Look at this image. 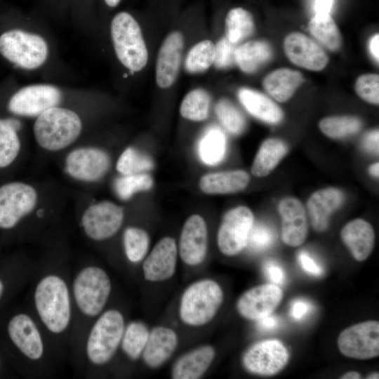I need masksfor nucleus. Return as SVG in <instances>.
I'll use <instances>...</instances> for the list:
<instances>
[{
    "instance_id": "1",
    "label": "nucleus",
    "mask_w": 379,
    "mask_h": 379,
    "mask_svg": "<svg viewBox=\"0 0 379 379\" xmlns=\"http://www.w3.org/2000/svg\"><path fill=\"white\" fill-rule=\"evenodd\" d=\"M34 303L37 314L53 334H60L69 327L72 317L69 289L65 280L55 274L44 276L34 292Z\"/></svg>"
},
{
    "instance_id": "2",
    "label": "nucleus",
    "mask_w": 379,
    "mask_h": 379,
    "mask_svg": "<svg viewBox=\"0 0 379 379\" xmlns=\"http://www.w3.org/2000/svg\"><path fill=\"white\" fill-rule=\"evenodd\" d=\"M81 129V121L76 112L55 106L37 117L34 124V135L41 148L56 152L73 143Z\"/></svg>"
},
{
    "instance_id": "3",
    "label": "nucleus",
    "mask_w": 379,
    "mask_h": 379,
    "mask_svg": "<svg viewBox=\"0 0 379 379\" xmlns=\"http://www.w3.org/2000/svg\"><path fill=\"white\" fill-rule=\"evenodd\" d=\"M224 298L220 286L211 279H203L188 286L180 298L179 317L190 326H202L215 317Z\"/></svg>"
},
{
    "instance_id": "4",
    "label": "nucleus",
    "mask_w": 379,
    "mask_h": 379,
    "mask_svg": "<svg viewBox=\"0 0 379 379\" xmlns=\"http://www.w3.org/2000/svg\"><path fill=\"white\" fill-rule=\"evenodd\" d=\"M111 36L120 62L132 72H139L147 65L148 51L140 26L128 12L121 11L112 20Z\"/></svg>"
},
{
    "instance_id": "5",
    "label": "nucleus",
    "mask_w": 379,
    "mask_h": 379,
    "mask_svg": "<svg viewBox=\"0 0 379 379\" xmlns=\"http://www.w3.org/2000/svg\"><path fill=\"white\" fill-rule=\"evenodd\" d=\"M123 314L118 310H107L99 314L88 333L86 353L95 366L107 364L121 345L125 328Z\"/></svg>"
},
{
    "instance_id": "6",
    "label": "nucleus",
    "mask_w": 379,
    "mask_h": 379,
    "mask_svg": "<svg viewBox=\"0 0 379 379\" xmlns=\"http://www.w3.org/2000/svg\"><path fill=\"white\" fill-rule=\"evenodd\" d=\"M112 284L107 273L101 267L88 265L74 278L72 295L79 310L85 316L94 317L102 310L111 293Z\"/></svg>"
},
{
    "instance_id": "7",
    "label": "nucleus",
    "mask_w": 379,
    "mask_h": 379,
    "mask_svg": "<svg viewBox=\"0 0 379 379\" xmlns=\"http://www.w3.org/2000/svg\"><path fill=\"white\" fill-rule=\"evenodd\" d=\"M0 53L12 63L24 69H33L46 62L48 48L41 36L13 29L0 36Z\"/></svg>"
},
{
    "instance_id": "8",
    "label": "nucleus",
    "mask_w": 379,
    "mask_h": 379,
    "mask_svg": "<svg viewBox=\"0 0 379 379\" xmlns=\"http://www.w3.org/2000/svg\"><path fill=\"white\" fill-rule=\"evenodd\" d=\"M38 195L30 185L13 182L0 187V228L11 229L31 213Z\"/></svg>"
},
{
    "instance_id": "9",
    "label": "nucleus",
    "mask_w": 379,
    "mask_h": 379,
    "mask_svg": "<svg viewBox=\"0 0 379 379\" xmlns=\"http://www.w3.org/2000/svg\"><path fill=\"white\" fill-rule=\"evenodd\" d=\"M253 225V215L245 206H238L224 215L217 235L220 252L227 256L241 252L247 244L249 233Z\"/></svg>"
},
{
    "instance_id": "10",
    "label": "nucleus",
    "mask_w": 379,
    "mask_h": 379,
    "mask_svg": "<svg viewBox=\"0 0 379 379\" xmlns=\"http://www.w3.org/2000/svg\"><path fill=\"white\" fill-rule=\"evenodd\" d=\"M124 218V209L120 206L109 201H102L90 205L84 211L81 225L89 239L104 241L119 230Z\"/></svg>"
},
{
    "instance_id": "11",
    "label": "nucleus",
    "mask_w": 379,
    "mask_h": 379,
    "mask_svg": "<svg viewBox=\"0 0 379 379\" xmlns=\"http://www.w3.org/2000/svg\"><path fill=\"white\" fill-rule=\"evenodd\" d=\"M340 352L350 358L368 359L379 355V322L367 321L352 325L338 336Z\"/></svg>"
},
{
    "instance_id": "12",
    "label": "nucleus",
    "mask_w": 379,
    "mask_h": 379,
    "mask_svg": "<svg viewBox=\"0 0 379 379\" xmlns=\"http://www.w3.org/2000/svg\"><path fill=\"white\" fill-rule=\"evenodd\" d=\"M289 354L284 344L275 339L258 342L242 357L246 371L259 375H274L287 364Z\"/></svg>"
},
{
    "instance_id": "13",
    "label": "nucleus",
    "mask_w": 379,
    "mask_h": 379,
    "mask_svg": "<svg viewBox=\"0 0 379 379\" xmlns=\"http://www.w3.org/2000/svg\"><path fill=\"white\" fill-rule=\"evenodd\" d=\"M62 94L55 86L49 84H34L23 87L10 99L8 109L24 117H38L46 110L58 106Z\"/></svg>"
},
{
    "instance_id": "14",
    "label": "nucleus",
    "mask_w": 379,
    "mask_h": 379,
    "mask_svg": "<svg viewBox=\"0 0 379 379\" xmlns=\"http://www.w3.org/2000/svg\"><path fill=\"white\" fill-rule=\"evenodd\" d=\"M110 166L109 155L94 147L73 149L65 159V171L72 178L83 182H95L102 178Z\"/></svg>"
},
{
    "instance_id": "15",
    "label": "nucleus",
    "mask_w": 379,
    "mask_h": 379,
    "mask_svg": "<svg viewBox=\"0 0 379 379\" xmlns=\"http://www.w3.org/2000/svg\"><path fill=\"white\" fill-rule=\"evenodd\" d=\"M282 290L274 284L255 286L244 293L237 302L239 313L250 320L270 315L282 300Z\"/></svg>"
},
{
    "instance_id": "16",
    "label": "nucleus",
    "mask_w": 379,
    "mask_h": 379,
    "mask_svg": "<svg viewBox=\"0 0 379 379\" xmlns=\"http://www.w3.org/2000/svg\"><path fill=\"white\" fill-rule=\"evenodd\" d=\"M208 232L204 219L192 215L185 221L180 237L179 255L187 265H200L207 253Z\"/></svg>"
},
{
    "instance_id": "17",
    "label": "nucleus",
    "mask_w": 379,
    "mask_h": 379,
    "mask_svg": "<svg viewBox=\"0 0 379 379\" xmlns=\"http://www.w3.org/2000/svg\"><path fill=\"white\" fill-rule=\"evenodd\" d=\"M8 333L13 344L27 358L39 360L44 353L41 332L34 319L27 314L20 313L11 318Z\"/></svg>"
},
{
    "instance_id": "18",
    "label": "nucleus",
    "mask_w": 379,
    "mask_h": 379,
    "mask_svg": "<svg viewBox=\"0 0 379 379\" xmlns=\"http://www.w3.org/2000/svg\"><path fill=\"white\" fill-rule=\"evenodd\" d=\"M177 259L178 247L175 239L170 237L162 238L142 263L144 278L152 282L171 279L176 270Z\"/></svg>"
},
{
    "instance_id": "19",
    "label": "nucleus",
    "mask_w": 379,
    "mask_h": 379,
    "mask_svg": "<svg viewBox=\"0 0 379 379\" xmlns=\"http://www.w3.org/2000/svg\"><path fill=\"white\" fill-rule=\"evenodd\" d=\"M184 39L181 32L174 31L164 40L157 59L156 82L161 88H167L175 82L181 65Z\"/></svg>"
},
{
    "instance_id": "20",
    "label": "nucleus",
    "mask_w": 379,
    "mask_h": 379,
    "mask_svg": "<svg viewBox=\"0 0 379 379\" xmlns=\"http://www.w3.org/2000/svg\"><path fill=\"white\" fill-rule=\"evenodd\" d=\"M284 51L288 59L295 65L313 71L323 69L328 58L324 50L306 35L293 32L284 40Z\"/></svg>"
},
{
    "instance_id": "21",
    "label": "nucleus",
    "mask_w": 379,
    "mask_h": 379,
    "mask_svg": "<svg viewBox=\"0 0 379 379\" xmlns=\"http://www.w3.org/2000/svg\"><path fill=\"white\" fill-rule=\"evenodd\" d=\"M281 217V239L288 246L297 247L305 240L308 223L302 203L293 197L281 199L278 206Z\"/></svg>"
},
{
    "instance_id": "22",
    "label": "nucleus",
    "mask_w": 379,
    "mask_h": 379,
    "mask_svg": "<svg viewBox=\"0 0 379 379\" xmlns=\"http://www.w3.org/2000/svg\"><path fill=\"white\" fill-rule=\"evenodd\" d=\"M178 345V337L174 330L166 326H157L149 331L141 357L147 366L157 368L171 358Z\"/></svg>"
},
{
    "instance_id": "23",
    "label": "nucleus",
    "mask_w": 379,
    "mask_h": 379,
    "mask_svg": "<svg viewBox=\"0 0 379 379\" xmlns=\"http://www.w3.org/2000/svg\"><path fill=\"white\" fill-rule=\"evenodd\" d=\"M343 193L336 188L329 187L315 192L310 197L307 208L312 227L317 232L324 231L331 214L343 201Z\"/></svg>"
},
{
    "instance_id": "24",
    "label": "nucleus",
    "mask_w": 379,
    "mask_h": 379,
    "mask_svg": "<svg viewBox=\"0 0 379 379\" xmlns=\"http://www.w3.org/2000/svg\"><path fill=\"white\" fill-rule=\"evenodd\" d=\"M215 356V349L204 345L180 357L171 370L173 379H197L207 371Z\"/></svg>"
},
{
    "instance_id": "25",
    "label": "nucleus",
    "mask_w": 379,
    "mask_h": 379,
    "mask_svg": "<svg viewBox=\"0 0 379 379\" xmlns=\"http://www.w3.org/2000/svg\"><path fill=\"white\" fill-rule=\"evenodd\" d=\"M341 239L353 258L365 260L371 253L375 244V232L366 220L357 218L347 222L341 231Z\"/></svg>"
},
{
    "instance_id": "26",
    "label": "nucleus",
    "mask_w": 379,
    "mask_h": 379,
    "mask_svg": "<svg viewBox=\"0 0 379 379\" xmlns=\"http://www.w3.org/2000/svg\"><path fill=\"white\" fill-rule=\"evenodd\" d=\"M250 180L242 170L208 173L201 177L199 187L206 194H228L243 190Z\"/></svg>"
},
{
    "instance_id": "27",
    "label": "nucleus",
    "mask_w": 379,
    "mask_h": 379,
    "mask_svg": "<svg viewBox=\"0 0 379 379\" xmlns=\"http://www.w3.org/2000/svg\"><path fill=\"white\" fill-rule=\"evenodd\" d=\"M239 101L253 117L269 124L283 119L280 107L265 95L253 89L242 88L238 92Z\"/></svg>"
},
{
    "instance_id": "28",
    "label": "nucleus",
    "mask_w": 379,
    "mask_h": 379,
    "mask_svg": "<svg viewBox=\"0 0 379 379\" xmlns=\"http://www.w3.org/2000/svg\"><path fill=\"white\" fill-rule=\"evenodd\" d=\"M302 82L303 77L300 72L281 68L267 74L262 84L265 90L273 98L283 102L291 98Z\"/></svg>"
},
{
    "instance_id": "29",
    "label": "nucleus",
    "mask_w": 379,
    "mask_h": 379,
    "mask_svg": "<svg viewBox=\"0 0 379 379\" xmlns=\"http://www.w3.org/2000/svg\"><path fill=\"white\" fill-rule=\"evenodd\" d=\"M272 48L264 41H251L237 46L235 62L246 73H253L272 57Z\"/></svg>"
},
{
    "instance_id": "30",
    "label": "nucleus",
    "mask_w": 379,
    "mask_h": 379,
    "mask_svg": "<svg viewBox=\"0 0 379 379\" xmlns=\"http://www.w3.org/2000/svg\"><path fill=\"white\" fill-rule=\"evenodd\" d=\"M287 152L285 143L279 139L270 138L261 145L253 161L251 172L256 177L269 175Z\"/></svg>"
},
{
    "instance_id": "31",
    "label": "nucleus",
    "mask_w": 379,
    "mask_h": 379,
    "mask_svg": "<svg viewBox=\"0 0 379 379\" xmlns=\"http://www.w3.org/2000/svg\"><path fill=\"white\" fill-rule=\"evenodd\" d=\"M255 28L253 17L243 7H234L228 11L225 18V37L237 44L250 36Z\"/></svg>"
},
{
    "instance_id": "32",
    "label": "nucleus",
    "mask_w": 379,
    "mask_h": 379,
    "mask_svg": "<svg viewBox=\"0 0 379 379\" xmlns=\"http://www.w3.org/2000/svg\"><path fill=\"white\" fill-rule=\"evenodd\" d=\"M309 29L328 49L335 51L340 48L341 34L330 13H315L309 23Z\"/></svg>"
},
{
    "instance_id": "33",
    "label": "nucleus",
    "mask_w": 379,
    "mask_h": 379,
    "mask_svg": "<svg viewBox=\"0 0 379 379\" xmlns=\"http://www.w3.org/2000/svg\"><path fill=\"white\" fill-rule=\"evenodd\" d=\"M226 152V138L222 131L216 126L208 128L199 143V154L201 161L208 165H216Z\"/></svg>"
},
{
    "instance_id": "34",
    "label": "nucleus",
    "mask_w": 379,
    "mask_h": 379,
    "mask_svg": "<svg viewBox=\"0 0 379 379\" xmlns=\"http://www.w3.org/2000/svg\"><path fill=\"white\" fill-rule=\"evenodd\" d=\"M149 334L147 326L140 321H131L125 326L120 345L128 359L135 361L142 356Z\"/></svg>"
},
{
    "instance_id": "35",
    "label": "nucleus",
    "mask_w": 379,
    "mask_h": 379,
    "mask_svg": "<svg viewBox=\"0 0 379 379\" xmlns=\"http://www.w3.org/2000/svg\"><path fill=\"white\" fill-rule=\"evenodd\" d=\"M210 102V95L206 91L202 88L194 89L182 99L180 113L188 120L204 121L208 116Z\"/></svg>"
},
{
    "instance_id": "36",
    "label": "nucleus",
    "mask_w": 379,
    "mask_h": 379,
    "mask_svg": "<svg viewBox=\"0 0 379 379\" xmlns=\"http://www.w3.org/2000/svg\"><path fill=\"white\" fill-rule=\"evenodd\" d=\"M125 255L131 262L136 263L145 258L149 244V235L144 230L136 227H127L123 235Z\"/></svg>"
},
{
    "instance_id": "37",
    "label": "nucleus",
    "mask_w": 379,
    "mask_h": 379,
    "mask_svg": "<svg viewBox=\"0 0 379 379\" xmlns=\"http://www.w3.org/2000/svg\"><path fill=\"white\" fill-rule=\"evenodd\" d=\"M215 44L203 40L195 44L185 59V68L190 73H200L208 69L214 62Z\"/></svg>"
},
{
    "instance_id": "38",
    "label": "nucleus",
    "mask_w": 379,
    "mask_h": 379,
    "mask_svg": "<svg viewBox=\"0 0 379 379\" xmlns=\"http://www.w3.org/2000/svg\"><path fill=\"white\" fill-rule=\"evenodd\" d=\"M20 149V142L17 131L8 119H0V168L12 164Z\"/></svg>"
},
{
    "instance_id": "39",
    "label": "nucleus",
    "mask_w": 379,
    "mask_h": 379,
    "mask_svg": "<svg viewBox=\"0 0 379 379\" xmlns=\"http://www.w3.org/2000/svg\"><path fill=\"white\" fill-rule=\"evenodd\" d=\"M362 126L361 121L354 117H331L319 122L321 131L332 138H342L357 133Z\"/></svg>"
},
{
    "instance_id": "40",
    "label": "nucleus",
    "mask_w": 379,
    "mask_h": 379,
    "mask_svg": "<svg viewBox=\"0 0 379 379\" xmlns=\"http://www.w3.org/2000/svg\"><path fill=\"white\" fill-rule=\"evenodd\" d=\"M152 185V177L143 173L122 175L117 178L114 183L117 196L123 200L129 199L136 192L147 191Z\"/></svg>"
},
{
    "instance_id": "41",
    "label": "nucleus",
    "mask_w": 379,
    "mask_h": 379,
    "mask_svg": "<svg viewBox=\"0 0 379 379\" xmlns=\"http://www.w3.org/2000/svg\"><path fill=\"white\" fill-rule=\"evenodd\" d=\"M215 114L222 126L231 133L239 135L246 127V119L240 110L230 100L222 99L215 107Z\"/></svg>"
},
{
    "instance_id": "42",
    "label": "nucleus",
    "mask_w": 379,
    "mask_h": 379,
    "mask_svg": "<svg viewBox=\"0 0 379 379\" xmlns=\"http://www.w3.org/2000/svg\"><path fill=\"white\" fill-rule=\"evenodd\" d=\"M152 167L153 162L150 158L133 147L126 148L117 163V170L122 175L143 173Z\"/></svg>"
},
{
    "instance_id": "43",
    "label": "nucleus",
    "mask_w": 379,
    "mask_h": 379,
    "mask_svg": "<svg viewBox=\"0 0 379 379\" xmlns=\"http://www.w3.org/2000/svg\"><path fill=\"white\" fill-rule=\"evenodd\" d=\"M276 239L274 231L264 224L253 225L246 246L255 252L262 251L272 245Z\"/></svg>"
},
{
    "instance_id": "44",
    "label": "nucleus",
    "mask_w": 379,
    "mask_h": 379,
    "mask_svg": "<svg viewBox=\"0 0 379 379\" xmlns=\"http://www.w3.org/2000/svg\"><path fill=\"white\" fill-rule=\"evenodd\" d=\"M358 95L365 101L378 105L379 102V77L375 74L360 76L355 84Z\"/></svg>"
},
{
    "instance_id": "45",
    "label": "nucleus",
    "mask_w": 379,
    "mask_h": 379,
    "mask_svg": "<svg viewBox=\"0 0 379 379\" xmlns=\"http://www.w3.org/2000/svg\"><path fill=\"white\" fill-rule=\"evenodd\" d=\"M237 44L226 37L220 39L215 45V58L213 65L219 69L228 68L235 62Z\"/></svg>"
},
{
    "instance_id": "46",
    "label": "nucleus",
    "mask_w": 379,
    "mask_h": 379,
    "mask_svg": "<svg viewBox=\"0 0 379 379\" xmlns=\"http://www.w3.org/2000/svg\"><path fill=\"white\" fill-rule=\"evenodd\" d=\"M298 261L302 269L307 274L315 277H319L323 274L322 267L309 253L300 251L298 255Z\"/></svg>"
},
{
    "instance_id": "47",
    "label": "nucleus",
    "mask_w": 379,
    "mask_h": 379,
    "mask_svg": "<svg viewBox=\"0 0 379 379\" xmlns=\"http://www.w3.org/2000/svg\"><path fill=\"white\" fill-rule=\"evenodd\" d=\"M263 272L272 284H281L284 281V272L281 267L273 260H267L263 265Z\"/></svg>"
},
{
    "instance_id": "48",
    "label": "nucleus",
    "mask_w": 379,
    "mask_h": 379,
    "mask_svg": "<svg viewBox=\"0 0 379 379\" xmlns=\"http://www.w3.org/2000/svg\"><path fill=\"white\" fill-rule=\"evenodd\" d=\"M312 305L307 300L299 298L293 301L290 314L295 320H301L312 310Z\"/></svg>"
},
{
    "instance_id": "49",
    "label": "nucleus",
    "mask_w": 379,
    "mask_h": 379,
    "mask_svg": "<svg viewBox=\"0 0 379 379\" xmlns=\"http://www.w3.org/2000/svg\"><path fill=\"white\" fill-rule=\"evenodd\" d=\"M378 130L368 133L363 138V146L371 152H378Z\"/></svg>"
},
{
    "instance_id": "50",
    "label": "nucleus",
    "mask_w": 379,
    "mask_h": 379,
    "mask_svg": "<svg viewBox=\"0 0 379 379\" xmlns=\"http://www.w3.org/2000/svg\"><path fill=\"white\" fill-rule=\"evenodd\" d=\"M258 321V327L263 331H270L275 329L279 325V319L271 314L264 317Z\"/></svg>"
},
{
    "instance_id": "51",
    "label": "nucleus",
    "mask_w": 379,
    "mask_h": 379,
    "mask_svg": "<svg viewBox=\"0 0 379 379\" xmlns=\"http://www.w3.org/2000/svg\"><path fill=\"white\" fill-rule=\"evenodd\" d=\"M333 0H314L315 13H330Z\"/></svg>"
},
{
    "instance_id": "52",
    "label": "nucleus",
    "mask_w": 379,
    "mask_h": 379,
    "mask_svg": "<svg viewBox=\"0 0 379 379\" xmlns=\"http://www.w3.org/2000/svg\"><path fill=\"white\" fill-rule=\"evenodd\" d=\"M379 45V34H376L370 39L369 41V49L373 58L378 62L379 59V52L378 46Z\"/></svg>"
},
{
    "instance_id": "53",
    "label": "nucleus",
    "mask_w": 379,
    "mask_h": 379,
    "mask_svg": "<svg viewBox=\"0 0 379 379\" xmlns=\"http://www.w3.org/2000/svg\"><path fill=\"white\" fill-rule=\"evenodd\" d=\"M340 378L343 379H358L361 378V375L357 371H349L343 374Z\"/></svg>"
},
{
    "instance_id": "54",
    "label": "nucleus",
    "mask_w": 379,
    "mask_h": 379,
    "mask_svg": "<svg viewBox=\"0 0 379 379\" xmlns=\"http://www.w3.org/2000/svg\"><path fill=\"white\" fill-rule=\"evenodd\" d=\"M378 170H379L378 163L373 164L369 168L370 173L374 177H377V178L379 175Z\"/></svg>"
},
{
    "instance_id": "55",
    "label": "nucleus",
    "mask_w": 379,
    "mask_h": 379,
    "mask_svg": "<svg viewBox=\"0 0 379 379\" xmlns=\"http://www.w3.org/2000/svg\"><path fill=\"white\" fill-rule=\"evenodd\" d=\"M121 0H104L105 4L109 8L117 7Z\"/></svg>"
},
{
    "instance_id": "56",
    "label": "nucleus",
    "mask_w": 379,
    "mask_h": 379,
    "mask_svg": "<svg viewBox=\"0 0 379 379\" xmlns=\"http://www.w3.org/2000/svg\"><path fill=\"white\" fill-rule=\"evenodd\" d=\"M379 375H378V373H373L371 374H370L367 378H378L379 377Z\"/></svg>"
},
{
    "instance_id": "57",
    "label": "nucleus",
    "mask_w": 379,
    "mask_h": 379,
    "mask_svg": "<svg viewBox=\"0 0 379 379\" xmlns=\"http://www.w3.org/2000/svg\"><path fill=\"white\" fill-rule=\"evenodd\" d=\"M3 292H4V284L0 279V298L3 294Z\"/></svg>"
}]
</instances>
